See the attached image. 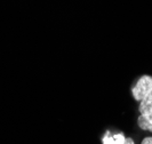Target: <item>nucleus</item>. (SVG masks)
<instances>
[{
	"mask_svg": "<svg viewBox=\"0 0 152 144\" xmlns=\"http://www.w3.org/2000/svg\"><path fill=\"white\" fill-rule=\"evenodd\" d=\"M126 138L127 137L125 136V134L122 132L112 133L110 129H107L103 134L101 141H102V144H125Z\"/></svg>",
	"mask_w": 152,
	"mask_h": 144,
	"instance_id": "obj_2",
	"label": "nucleus"
},
{
	"mask_svg": "<svg viewBox=\"0 0 152 144\" xmlns=\"http://www.w3.org/2000/svg\"><path fill=\"white\" fill-rule=\"evenodd\" d=\"M137 126L140 129L152 134V113L140 114L137 117Z\"/></svg>",
	"mask_w": 152,
	"mask_h": 144,
	"instance_id": "obj_3",
	"label": "nucleus"
},
{
	"mask_svg": "<svg viewBox=\"0 0 152 144\" xmlns=\"http://www.w3.org/2000/svg\"><path fill=\"white\" fill-rule=\"evenodd\" d=\"M141 144H152V136H145L142 140Z\"/></svg>",
	"mask_w": 152,
	"mask_h": 144,
	"instance_id": "obj_5",
	"label": "nucleus"
},
{
	"mask_svg": "<svg viewBox=\"0 0 152 144\" xmlns=\"http://www.w3.org/2000/svg\"><path fill=\"white\" fill-rule=\"evenodd\" d=\"M138 112L140 114L152 113V91L141 102H138Z\"/></svg>",
	"mask_w": 152,
	"mask_h": 144,
	"instance_id": "obj_4",
	"label": "nucleus"
},
{
	"mask_svg": "<svg viewBox=\"0 0 152 144\" xmlns=\"http://www.w3.org/2000/svg\"><path fill=\"white\" fill-rule=\"evenodd\" d=\"M125 144H135V141H134V138H132V137L128 136L127 138H126Z\"/></svg>",
	"mask_w": 152,
	"mask_h": 144,
	"instance_id": "obj_6",
	"label": "nucleus"
},
{
	"mask_svg": "<svg viewBox=\"0 0 152 144\" xmlns=\"http://www.w3.org/2000/svg\"><path fill=\"white\" fill-rule=\"evenodd\" d=\"M152 91V76L142 75L132 86V96L136 102H141Z\"/></svg>",
	"mask_w": 152,
	"mask_h": 144,
	"instance_id": "obj_1",
	"label": "nucleus"
}]
</instances>
